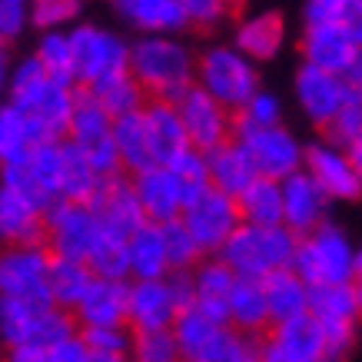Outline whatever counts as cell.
<instances>
[{
	"mask_svg": "<svg viewBox=\"0 0 362 362\" xmlns=\"http://www.w3.org/2000/svg\"><path fill=\"white\" fill-rule=\"evenodd\" d=\"M197 54L180 37H140L127 50V74L136 80L143 97L173 103L193 87Z\"/></svg>",
	"mask_w": 362,
	"mask_h": 362,
	"instance_id": "1",
	"label": "cell"
},
{
	"mask_svg": "<svg viewBox=\"0 0 362 362\" xmlns=\"http://www.w3.org/2000/svg\"><path fill=\"white\" fill-rule=\"evenodd\" d=\"M289 269L299 276V283L306 289L359 283V250L352 246L349 233L329 220L309 236H299Z\"/></svg>",
	"mask_w": 362,
	"mask_h": 362,
	"instance_id": "2",
	"label": "cell"
},
{
	"mask_svg": "<svg viewBox=\"0 0 362 362\" xmlns=\"http://www.w3.org/2000/svg\"><path fill=\"white\" fill-rule=\"evenodd\" d=\"M296 256V236L286 226H236L233 236L216 252L233 276L246 279H266L269 273L289 269Z\"/></svg>",
	"mask_w": 362,
	"mask_h": 362,
	"instance_id": "3",
	"label": "cell"
},
{
	"mask_svg": "<svg viewBox=\"0 0 362 362\" xmlns=\"http://www.w3.org/2000/svg\"><path fill=\"white\" fill-rule=\"evenodd\" d=\"M193 83L216 100L223 110L240 113L246 100L259 90V70L230 44H209L203 54H197Z\"/></svg>",
	"mask_w": 362,
	"mask_h": 362,
	"instance_id": "4",
	"label": "cell"
},
{
	"mask_svg": "<svg viewBox=\"0 0 362 362\" xmlns=\"http://www.w3.org/2000/svg\"><path fill=\"white\" fill-rule=\"evenodd\" d=\"M299 50L309 66L362 90V27H306Z\"/></svg>",
	"mask_w": 362,
	"mask_h": 362,
	"instance_id": "5",
	"label": "cell"
},
{
	"mask_svg": "<svg viewBox=\"0 0 362 362\" xmlns=\"http://www.w3.org/2000/svg\"><path fill=\"white\" fill-rule=\"evenodd\" d=\"M233 140L240 143L246 156H250L256 176L283 183L286 176H293L303 170V143L289 127H243L233 120Z\"/></svg>",
	"mask_w": 362,
	"mask_h": 362,
	"instance_id": "6",
	"label": "cell"
},
{
	"mask_svg": "<svg viewBox=\"0 0 362 362\" xmlns=\"http://www.w3.org/2000/svg\"><path fill=\"white\" fill-rule=\"evenodd\" d=\"M70 57H74V83L90 87L97 80L127 70V50L130 44L100 23H77L66 30Z\"/></svg>",
	"mask_w": 362,
	"mask_h": 362,
	"instance_id": "7",
	"label": "cell"
},
{
	"mask_svg": "<svg viewBox=\"0 0 362 362\" xmlns=\"http://www.w3.org/2000/svg\"><path fill=\"white\" fill-rule=\"evenodd\" d=\"M97 223L87 206L54 199L44 209V250L54 259H70V263H87L93 240H97Z\"/></svg>",
	"mask_w": 362,
	"mask_h": 362,
	"instance_id": "8",
	"label": "cell"
},
{
	"mask_svg": "<svg viewBox=\"0 0 362 362\" xmlns=\"http://www.w3.org/2000/svg\"><path fill=\"white\" fill-rule=\"evenodd\" d=\"M47 276H50V252L44 246L0 250V296L4 299H21L30 306H50Z\"/></svg>",
	"mask_w": 362,
	"mask_h": 362,
	"instance_id": "9",
	"label": "cell"
},
{
	"mask_svg": "<svg viewBox=\"0 0 362 362\" xmlns=\"http://www.w3.org/2000/svg\"><path fill=\"white\" fill-rule=\"evenodd\" d=\"M180 223L187 226V233L193 236L203 256H216L223 250V243L233 236V230L240 226V213H236V203L230 197H223L216 189H203L197 199H189L183 206Z\"/></svg>",
	"mask_w": 362,
	"mask_h": 362,
	"instance_id": "10",
	"label": "cell"
},
{
	"mask_svg": "<svg viewBox=\"0 0 362 362\" xmlns=\"http://www.w3.org/2000/svg\"><path fill=\"white\" fill-rule=\"evenodd\" d=\"M176 117L183 123L187 143L193 150H199V153L216 150L220 143H226L233 136V113L223 110L220 103L209 93H203L197 83L176 100Z\"/></svg>",
	"mask_w": 362,
	"mask_h": 362,
	"instance_id": "11",
	"label": "cell"
},
{
	"mask_svg": "<svg viewBox=\"0 0 362 362\" xmlns=\"http://www.w3.org/2000/svg\"><path fill=\"white\" fill-rule=\"evenodd\" d=\"M303 173L329 197V203L332 199L356 203L362 193V170H356L342 150L322 140H313L303 146Z\"/></svg>",
	"mask_w": 362,
	"mask_h": 362,
	"instance_id": "12",
	"label": "cell"
},
{
	"mask_svg": "<svg viewBox=\"0 0 362 362\" xmlns=\"http://www.w3.org/2000/svg\"><path fill=\"white\" fill-rule=\"evenodd\" d=\"M87 209L93 216V223H97V230L107 233V236H117V240H130L133 233L146 223L140 213V203L133 197L130 176L100 180V187L90 197Z\"/></svg>",
	"mask_w": 362,
	"mask_h": 362,
	"instance_id": "13",
	"label": "cell"
},
{
	"mask_svg": "<svg viewBox=\"0 0 362 362\" xmlns=\"http://www.w3.org/2000/svg\"><path fill=\"white\" fill-rule=\"evenodd\" d=\"M352 97H362V90L349 87L342 77H332V74L316 70V66H309V64H303L296 70V100H299V107H303V113H306V120L313 123V127H319V130H322Z\"/></svg>",
	"mask_w": 362,
	"mask_h": 362,
	"instance_id": "14",
	"label": "cell"
},
{
	"mask_svg": "<svg viewBox=\"0 0 362 362\" xmlns=\"http://www.w3.org/2000/svg\"><path fill=\"white\" fill-rule=\"evenodd\" d=\"M259 359L263 362H326L319 326L309 316L269 326L259 336Z\"/></svg>",
	"mask_w": 362,
	"mask_h": 362,
	"instance_id": "15",
	"label": "cell"
},
{
	"mask_svg": "<svg viewBox=\"0 0 362 362\" xmlns=\"http://www.w3.org/2000/svg\"><path fill=\"white\" fill-rule=\"evenodd\" d=\"M279 199H283V226L293 236H309L322 223H329V197L309 180L303 170L286 176L279 183Z\"/></svg>",
	"mask_w": 362,
	"mask_h": 362,
	"instance_id": "16",
	"label": "cell"
},
{
	"mask_svg": "<svg viewBox=\"0 0 362 362\" xmlns=\"http://www.w3.org/2000/svg\"><path fill=\"white\" fill-rule=\"evenodd\" d=\"M130 187H133V197L140 203V213L146 223L163 226L170 220H180V213H183V193H180V183L173 180V173L166 166H150L143 173H133Z\"/></svg>",
	"mask_w": 362,
	"mask_h": 362,
	"instance_id": "17",
	"label": "cell"
},
{
	"mask_svg": "<svg viewBox=\"0 0 362 362\" xmlns=\"http://www.w3.org/2000/svg\"><path fill=\"white\" fill-rule=\"evenodd\" d=\"M283 44H286V17L279 11H259L236 23L230 47L246 57L250 64H263V60H273L283 50Z\"/></svg>",
	"mask_w": 362,
	"mask_h": 362,
	"instance_id": "18",
	"label": "cell"
},
{
	"mask_svg": "<svg viewBox=\"0 0 362 362\" xmlns=\"http://www.w3.org/2000/svg\"><path fill=\"white\" fill-rule=\"evenodd\" d=\"M176 309L170 303L163 279L127 286V329L130 332H163L173 326Z\"/></svg>",
	"mask_w": 362,
	"mask_h": 362,
	"instance_id": "19",
	"label": "cell"
},
{
	"mask_svg": "<svg viewBox=\"0 0 362 362\" xmlns=\"http://www.w3.org/2000/svg\"><path fill=\"white\" fill-rule=\"evenodd\" d=\"M127 286L110 279H93L83 299L70 313L80 329H103V326H127Z\"/></svg>",
	"mask_w": 362,
	"mask_h": 362,
	"instance_id": "20",
	"label": "cell"
},
{
	"mask_svg": "<svg viewBox=\"0 0 362 362\" xmlns=\"http://www.w3.org/2000/svg\"><path fill=\"white\" fill-rule=\"evenodd\" d=\"M113 11L120 21H127L133 30L146 37H173L187 30L183 0H117Z\"/></svg>",
	"mask_w": 362,
	"mask_h": 362,
	"instance_id": "21",
	"label": "cell"
},
{
	"mask_svg": "<svg viewBox=\"0 0 362 362\" xmlns=\"http://www.w3.org/2000/svg\"><path fill=\"white\" fill-rule=\"evenodd\" d=\"M203 156H206L209 189H216V193H223V197L236 199L243 189H246L252 180H256V170H252L250 156H246V150H243V146L233 140V136L226 143H220L216 150L203 153Z\"/></svg>",
	"mask_w": 362,
	"mask_h": 362,
	"instance_id": "22",
	"label": "cell"
},
{
	"mask_svg": "<svg viewBox=\"0 0 362 362\" xmlns=\"http://www.w3.org/2000/svg\"><path fill=\"white\" fill-rule=\"evenodd\" d=\"M0 243L4 250L44 246V209L13 197L11 189H0Z\"/></svg>",
	"mask_w": 362,
	"mask_h": 362,
	"instance_id": "23",
	"label": "cell"
},
{
	"mask_svg": "<svg viewBox=\"0 0 362 362\" xmlns=\"http://www.w3.org/2000/svg\"><path fill=\"white\" fill-rule=\"evenodd\" d=\"M226 326L236 329L240 336H263L269 329L263 283L259 279H246V276L233 279V289L226 296Z\"/></svg>",
	"mask_w": 362,
	"mask_h": 362,
	"instance_id": "24",
	"label": "cell"
},
{
	"mask_svg": "<svg viewBox=\"0 0 362 362\" xmlns=\"http://www.w3.org/2000/svg\"><path fill=\"white\" fill-rule=\"evenodd\" d=\"M233 279L236 276L216 256L203 259L193 269V289H197L193 313H199L203 319L216 322V326H226V296H230V289H233Z\"/></svg>",
	"mask_w": 362,
	"mask_h": 362,
	"instance_id": "25",
	"label": "cell"
},
{
	"mask_svg": "<svg viewBox=\"0 0 362 362\" xmlns=\"http://www.w3.org/2000/svg\"><path fill=\"white\" fill-rule=\"evenodd\" d=\"M263 283V299H266V316H269V326H279V322H289V319L306 316L309 309V289L299 283V276L293 269H279V273H269Z\"/></svg>",
	"mask_w": 362,
	"mask_h": 362,
	"instance_id": "26",
	"label": "cell"
},
{
	"mask_svg": "<svg viewBox=\"0 0 362 362\" xmlns=\"http://www.w3.org/2000/svg\"><path fill=\"white\" fill-rule=\"evenodd\" d=\"M110 140H113L117 156H120V166L130 176L143 173V170H150V166H160L153 156V143H150V133H146V123H143V110L113 120Z\"/></svg>",
	"mask_w": 362,
	"mask_h": 362,
	"instance_id": "27",
	"label": "cell"
},
{
	"mask_svg": "<svg viewBox=\"0 0 362 362\" xmlns=\"http://www.w3.org/2000/svg\"><path fill=\"white\" fill-rule=\"evenodd\" d=\"M143 123H146V133H150V143H153V156L160 166H166L176 153H183L189 146L173 103L146 100V107H143Z\"/></svg>",
	"mask_w": 362,
	"mask_h": 362,
	"instance_id": "28",
	"label": "cell"
},
{
	"mask_svg": "<svg viewBox=\"0 0 362 362\" xmlns=\"http://www.w3.org/2000/svg\"><path fill=\"white\" fill-rule=\"evenodd\" d=\"M359 309H362L359 283L309 289L306 316H313V322H352V326H359Z\"/></svg>",
	"mask_w": 362,
	"mask_h": 362,
	"instance_id": "29",
	"label": "cell"
},
{
	"mask_svg": "<svg viewBox=\"0 0 362 362\" xmlns=\"http://www.w3.org/2000/svg\"><path fill=\"white\" fill-rule=\"evenodd\" d=\"M110 127L113 120L100 110V103L90 97L83 87H74V107H70V123H66V140L80 146V150H90L97 143L110 140Z\"/></svg>",
	"mask_w": 362,
	"mask_h": 362,
	"instance_id": "30",
	"label": "cell"
},
{
	"mask_svg": "<svg viewBox=\"0 0 362 362\" xmlns=\"http://www.w3.org/2000/svg\"><path fill=\"white\" fill-rule=\"evenodd\" d=\"M127 256H130L133 283L166 279V273H170L163 252V236H160V226H153V223H143L140 230L127 240Z\"/></svg>",
	"mask_w": 362,
	"mask_h": 362,
	"instance_id": "31",
	"label": "cell"
},
{
	"mask_svg": "<svg viewBox=\"0 0 362 362\" xmlns=\"http://www.w3.org/2000/svg\"><path fill=\"white\" fill-rule=\"evenodd\" d=\"M233 203L243 226H283V199H279V183L273 180L256 176Z\"/></svg>",
	"mask_w": 362,
	"mask_h": 362,
	"instance_id": "32",
	"label": "cell"
},
{
	"mask_svg": "<svg viewBox=\"0 0 362 362\" xmlns=\"http://www.w3.org/2000/svg\"><path fill=\"white\" fill-rule=\"evenodd\" d=\"M90 97L100 103V110L107 113L110 120H120V117H130V113H140L146 107V97H143V90L136 87V80L120 70V74H110V77L97 80V83H90L83 87Z\"/></svg>",
	"mask_w": 362,
	"mask_h": 362,
	"instance_id": "33",
	"label": "cell"
},
{
	"mask_svg": "<svg viewBox=\"0 0 362 362\" xmlns=\"http://www.w3.org/2000/svg\"><path fill=\"white\" fill-rule=\"evenodd\" d=\"M97 187L100 180L90 170L87 153L80 146H74L70 140H60V199L87 206L90 197L97 193Z\"/></svg>",
	"mask_w": 362,
	"mask_h": 362,
	"instance_id": "34",
	"label": "cell"
},
{
	"mask_svg": "<svg viewBox=\"0 0 362 362\" xmlns=\"http://www.w3.org/2000/svg\"><path fill=\"white\" fill-rule=\"evenodd\" d=\"M90 283H93V276H90L87 263H70V259H54L50 256V276H47L50 306L74 313Z\"/></svg>",
	"mask_w": 362,
	"mask_h": 362,
	"instance_id": "35",
	"label": "cell"
},
{
	"mask_svg": "<svg viewBox=\"0 0 362 362\" xmlns=\"http://www.w3.org/2000/svg\"><path fill=\"white\" fill-rule=\"evenodd\" d=\"M50 83H54V80L40 70V64H37L33 57H23L21 64H13L11 74H7V90H4L7 100H4V103L17 107L21 113H30L33 107L44 100V93L50 90Z\"/></svg>",
	"mask_w": 362,
	"mask_h": 362,
	"instance_id": "36",
	"label": "cell"
},
{
	"mask_svg": "<svg viewBox=\"0 0 362 362\" xmlns=\"http://www.w3.org/2000/svg\"><path fill=\"white\" fill-rule=\"evenodd\" d=\"M33 146V130L27 113H21L11 103H0V170L21 163Z\"/></svg>",
	"mask_w": 362,
	"mask_h": 362,
	"instance_id": "37",
	"label": "cell"
},
{
	"mask_svg": "<svg viewBox=\"0 0 362 362\" xmlns=\"http://www.w3.org/2000/svg\"><path fill=\"white\" fill-rule=\"evenodd\" d=\"M87 269L93 279H110V283H130V256H127V240L97 233L93 250L87 256Z\"/></svg>",
	"mask_w": 362,
	"mask_h": 362,
	"instance_id": "38",
	"label": "cell"
},
{
	"mask_svg": "<svg viewBox=\"0 0 362 362\" xmlns=\"http://www.w3.org/2000/svg\"><path fill=\"white\" fill-rule=\"evenodd\" d=\"M40 309L44 306H30V303H21V299L0 296V342H4L7 349L33 346Z\"/></svg>",
	"mask_w": 362,
	"mask_h": 362,
	"instance_id": "39",
	"label": "cell"
},
{
	"mask_svg": "<svg viewBox=\"0 0 362 362\" xmlns=\"http://www.w3.org/2000/svg\"><path fill=\"white\" fill-rule=\"evenodd\" d=\"M33 60L40 64V70H44L54 83H60V87H77V83H74V57H70L66 30L40 33L37 50H33Z\"/></svg>",
	"mask_w": 362,
	"mask_h": 362,
	"instance_id": "40",
	"label": "cell"
},
{
	"mask_svg": "<svg viewBox=\"0 0 362 362\" xmlns=\"http://www.w3.org/2000/svg\"><path fill=\"white\" fill-rule=\"evenodd\" d=\"M160 236H163V252H166V266L170 273H193L199 263H203V252L193 243V236L187 233V226L180 220H170L160 226Z\"/></svg>",
	"mask_w": 362,
	"mask_h": 362,
	"instance_id": "41",
	"label": "cell"
},
{
	"mask_svg": "<svg viewBox=\"0 0 362 362\" xmlns=\"http://www.w3.org/2000/svg\"><path fill=\"white\" fill-rule=\"evenodd\" d=\"M166 170L173 173V180L180 183V193H183V206H187L189 199H197L203 189H209V180H206V156L187 146L183 153H176Z\"/></svg>",
	"mask_w": 362,
	"mask_h": 362,
	"instance_id": "42",
	"label": "cell"
},
{
	"mask_svg": "<svg viewBox=\"0 0 362 362\" xmlns=\"http://www.w3.org/2000/svg\"><path fill=\"white\" fill-rule=\"evenodd\" d=\"M33 183L44 189L50 199H60V143H40L21 160Z\"/></svg>",
	"mask_w": 362,
	"mask_h": 362,
	"instance_id": "43",
	"label": "cell"
},
{
	"mask_svg": "<svg viewBox=\"0 0 362 362\" xmlns=\"http://www.w3.org/2000/svg\"><path fill=\"white\" fill-rule=\"evenodd\" d=\"M306 27H362V4L356 0H309L303 7Z\"/></svg>",
	"mask_w": 362,
	"mask_h": 362,
	"instance_id": "44",
	"label": "cell"
},
{
	"mask_svg": "<svg viewBox=\"0 0 362 362\" xmlns=\"http://www.w3.org/2000/svg\"><path fill=\"white\" fill-rule=\"evenodd\" d=\"M322 143H329L336 150H352L362 143V97H352L326 127H322Z\"/></svg>",
	"mask_w": 362,
	"mask_h": 362,
	"instance_id": "45",
	"label": "cell"
},
{
	"mask_svg": "<svg viewBox=\"0 0 362 362\" xmlns=\"http://www.w3.org/2000/svg\"><path fill=\"white\" fill-rule=\"evenodd\" d=\"M130 362H183L176 352V342L170 329L163 332H130Z\"/></svg>",
	"mask_w": 362,
	"mask_h": 362,
	"instance_id": "46",
	"label": "cell"
},
{
	"mask_svg": "<svg viewBox=\"0 0 362 362\" xmlns=\"http://www.w3.org/2000/svg\"><path fill=\"white\" fill-rule=\"evenodd\" d=\"M233 120L243 123V127H256V130L279 127L283 123V100L276 97V93H269V90H256L246 100V107L240 113H233Z\"/></svg>",
	"mask_w": 362,
	"mask_h": 362,
	"instance_id": "47",
	"label": "cell"
},
{
	"mask_svg": "<svg viewBox=\"0 0 362 362\" xmlns=\"http://www.w3.org/2000/svg\"><path fill=\"white\" fill-rule=\"evenodd\" d=\"M77 17H80L77 0H37V4L30 7V23L40 33L64 30L66 23H74Z\"/></svg>",
	"mask_w": 362,
	"mask_h": 362,
	"instance_id": "48",
	"label": "cell"
},
{
	"mask_svg": "<svg viewBox=\"0 0 362 362\" xmlns=\"http://www.w3.org/2000/svg\"><path fill=\"white\" fill-rule=\"evenodd\" d=\"M90 356H127L130 352V329L127 326H103V329H77Z\"/></svg>",
	"mask_w": 362,
	"mask_h": 362,
	"instance_id": "49",
	"label": "cell"
},
{
	"mask_svg": "<svg viewBox=\"0 0 362 362\" xmlns=\"http://www.w3.org/2000/svg\"><path fill=\"white\" fill-rule=\"evenodd\" d=\"M183 13H187V27L216 30L230 17V4H220V0H183Z\"/></svg>",
	"mask_w": 362,
	"mask_h": 362,
	"instance_id": "50",
	"label": "cell"
},
{
	"mask_svg": "<svg viewBox=\"0 0 362 362\" xmlns=\"http://www.w3.org/2000/svg\"><path fill=\"white\" fill-rule=\"evenodd\" d=\"M30 23V4L23 0H0V44L7 47L17 40Z\"/></svg>",
	"mask_w": 362,
	"mask_h": 362,
	"instance_id": "51",
	"label": "cell"
},
{
	"mask_svg": "<svg viewBox=\"0 0 362 362\" xmlns=\"http://www.w3.org/2000/svg\"><path fill=\"white\" fill-rule=\"evenodd\" d=\"M166 293H170V303H173L176 316L193 309V299H197V289H193V273H166Z\"/></svg>",
	"mask_w": 362,
	"mask_h": 362,
	"instance_id": "52",
	"label": "cell"
},
{
	"mask_svg": "<svg viewBox=\"0 0 362 362\" xmlns=\"http://www.w3.org/2000/svg\"><path fill=\"white\" fill-rule=\"evenodd\" d=\"M44 356H47V362H90V349L83 346L80 332H74V336H66L64 342L50 346Z\"/></svg>",
	"mask_w": 362,
	"mask_h": 362,
	"instance_id": "53",
	"label": "cell"
},
{
	"mask_svg": "<svg viewBox=\"0 0 362 362\" xmlns=\"http://www.w3.org/2000/svg\"><path fill=\"white\" fill-rule=\"evenodd\" d=\"M7 362H47V356H44V349L17 346V349H7Z\"/></svg>",
	"mask_w": 362,
	"mask_h": 362,
	"instance_id": "54",
	"label": "cell"
},
{
	"mask_svg": "<svg viewBox=\"0 0 362 362\" xmlns=\"http://www.w3.org/2000/svg\"><path fill=\"white\" fill-rule=\"evenodd\" d=\"M7 74H11V66H7V54L0 50V97H4V90H7Z\"/></svg>",
	"mask_w": 362,
	"mask_h": 362,
	"instance_id": "55",
	"label": "cell"
},
{
	"mask_svg": "<svg viewBox=\"0 0 362 362\" xmlns=\"http://www.w3.org/2000/svg\"><path fill=\"white\" fill-rule=\"evenodd\" d=\"M90 362H130L127 356H90Z\"/></svg>",
	"mask_w": 362,
	"mask_h": 362,
	"instance_id": "56",
	"label": "cell"
},
{
	"mask_svg": "<svg viewBox=\"0 0 362 362\" xmlns=\"http://www.w3.org/2000/svg\"><path fill=\"white\" fill-rule=\"evenodd\" d=\"M0 50H4V44H0Z\"/></svg>",
	"mask_w": 362,
	"mask_h": 362,
	"instance_id": "57",
	"label": "cell"
}]
</instances>
